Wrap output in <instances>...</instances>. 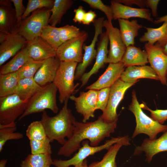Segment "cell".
I'll return each mask as SVG.
<instances>
[{
	"instance_id": "23",
	"label": "cell",
	"mask_w": 167,
	"mask_h": 167,
	"mask_svg": "<svg viewBox=\"0 0 167 167\" xmlns=\"http://www.w3.org/2000/svg\"><path fill=\"white\" fill-rule=\"evenodd\" d=\"M147 78L159 80L154 69L147 65L132 66L127 67L122 73L120 79L129 83H136L140 79Z\"/></svg>"
},
{
	"instance_id": "18",
	"label": "cell",
	"mask_w": 167,
	"mask_h": 167,
	"mask_svg": "<svg viewBox=\"0 0 167 167\" xmlns=\"http://www.w3.org/2000/svg\"><path fill=\"white\" fill-rule=\"evenodd\" d=\"M99 41L97 49V54L95 62L91 70L84 73L80 79L81 84L79 89L84 86L88 82L90 77L97 73L99 69L102 68L106 60L109 52L108 49L109 39L106 32L100 35Z\"/></svg>"
},
{
	"instance_id": "19",
	"label": "cell",
	"mask_w": 167,
	"mask_h": 167,
	"mask_svg": "<svg viewBox=\"0 0 167 167\" xmlns=\"http://www.w3.org/2000/svg\"><path fill=\"white\" fill-rule=\"evenodd\" d=\"M11 0L0 1V32L6 34L17 33L18 28L15 8Z\"/></svg>"
},
{
	"instance_id": "38",
	"label": "cell",
	"mask_w": 167,
	"mask_h": 167,
	"mask_svg": "<svg viewBox=\"0 0 167 167\" xmlns=\"http://www.w3.org/2000/svg\"><path fill=\"white\" fill-rule=\"evenodd\" d=\"M54 1L53 0H28L22 19H25L31 12L36 10L53 6Z\"/></svg>"
},
{
	"instance_id": "10",
	"label": "cell",
	"mask_w": 167,
	"mask_h": 167,
	"mask_svg": "<svg viewBox=\"0 0 167 167\" xmlns=\"http://www.w3.org/2000/svg\"><path fill=\"white\" fill-rule=\"evenodd\" d=\"M88 37V33L84 31L80 36L63 43L57 50L56 57L61 61L81 63L84 43Z\"/></svg>"
},
{
	"instance_id": "25",
	"label": "cell",
	"mask_w": 167,
	"mask_h": 167,
	"mask_svg": "<svg viewBox=\"0 0 167 167\" xmlns=\"http://www.w3.org/2000/svg\"><path fill=\"white\" fill-rule=\"evenodd\" d=\"M121 62L125 67L132 66H142L148 62V55L146 50L134 45L126 46Z\"/></svg>"
},
{
	"instance_id": "39",
	"label": "cell",
	"mask_w": 167,
	"mask_h": 167,
	"mask_svg": "<svg viewBox=\"0 0 167 167\" xmlns=\"http://www.w3.org/2000/svg\"><path fill=\"white\" fill-rule=\"evenodd\" d=\"M61 40L62 43L81 35L84 31L73 25H66L59 27Z\"/></svg>"
},
{
	"instance_id": "29",
	"label": "cell",
	"mask_w": 167,
	"mask_h": 167,
	"mask_svg": "<svg viewBox=\"0 0 167 167\" xmlns=\"http://www.w3.org/2000/svg\"><path fill=\"white\" fill-rule=\"evenodd\" d=\"M30 58L28 50L25 46L8 62L1 66L0 74L17 71Z\"/></svg>"
},
{
	"instance_id": "37",
	"label": "cell",
	"mask_w": 167,
	"mask_h": 167,
	"mask_svg": "<svg viewBox=\"0 0 167 167\" xmlns=\"http://www.w3.org/2000/svg\"><path fill=\"white\" fill-rule=\"evenodd\" d=\"M31 154H51L52 151L48 138L42 140H29Z\"/></svg>"
},
{
	"instance_id": "33",
	"label": "cell",
	"mask_w": 167,
	"mask_h": 167,
	"mask_svg": "<svg viewBox=\"0 0 167 167\" xmlns=\"http://www.w3.org/2000/svg\"><path fill=\"white\" fill-rule=\"evenodd\" d=\"M16 129V123L7 125L0 124V152L8 141L18 140L23 138L22 133L15 132Z\"/></svg>"
},
{
	"instance_id": "14",
	"label": "cell",
	"mask_w": 167,
	"mask_h": 167,
	"mask_svg": "<svg viewBox=\"0 0 167 167\" xmlns=\"http://www.w3.org/2000/svg\"><path fill=\"white\" fill-rule=\"evenodd\" d=\"M148 55V62L157 74L161 83L167 84V55L163 51L162 48L148 43L144 45Z\"/></svg>"
},
{
	"instance_id": "20",
	"label": "cell",
	"mask_w": 167,
	"mask_h": 167,
	"mask_svg": "<svg viewBox=\"0 0 167 167\" xmlns=\"http://www.w3.org/2000/svg\"><path fill=\"white\" fill-rule=\"evenodd\" d=\"M110 3L113 19H128L131 18L136 17L145 19L154 23V20L148 9L132 7L120 3L115 0L111 1Z\"/></svg>"
},
{
	"instance_id": "31",
	"label": "cell",
	"mask_w": 167,
	"mask_h": 167,
	"mask_svg": "<svg viewBox=\"0 0 167 167\" xmlns=\"http://www.w3.org/2000/svg\"><path fill=\"white\" fill-rule=\"evenodd\" d=\"M19 80L17 71L0 74V97L15 94Z\"/></svg>"
},
{
	"instance_id": "13",
	"label": "cell",
	"mask_w": 167,
	"mask_h": 167,
	"mask_svg": "<svg viewBox=\"0 0 167 167\" xmlns=\"http://www.w3.org/2000/svg\"><path fill=\"white\" fill-rule=\"evenodd\" d=\"M104 17H101L96 19L93 22L95 28L94 37L91 44L88 45H84V50L82 62L78 64L75 74V80L80 79L84 73L87 67L91 64L92 60L96 57L97 50L95 46L99 36L102 32Z\"/></svg>"
},
{
	"instance_id": "28",
	"label": "cell",
	"mask_w": 167,
	"mask_h": 167,
	"mask_svg": "<svg viewBox=\"0 0 167 167\" xmlns=\"http://www.w3.org/2000/svg\"><path fill=\"white\" fill-rule=\"evenodd\" d=\"M41 87L33 78L22 79L19 81L15 94L23 101H28Z\"/></svg>"
},
{
	"instance_id": "16",
	"label": "cell",
	"mask_w": 167,
	"mask_h": 167,
	"mask_svg": "<svg viewBox=\"0 0 167 167\" xmlns=\"http://www.w3.org/2000/svg\"><path fill=\"white\" fill-rule=\"evenodd\" d=\"M125 67L121 61L115 63H110L104 73L95 82L86 88V89L99 90L110 88L120 78Z\"/></svg>"
},
{
	"instance_id": "2",
	"label": "cell",
	"mask_w": 167,
	"mask_h": 167,
	"mask_svg": "<svg viewBox=\"0 0 167 167\" xmlns=\"http://www.w3.org/2000/svg\"><path fill=\"white\" fill-rule=\"evenodd\" d=\"M68 100L66 101L62 109L54 116H50L46 112H42L41 121L47 137L51 142L57 141L62 145L66 142V138L72 136L76 121L71 110L68 108Z\"/></svg>"
},
{
	"instance_id": "30",
	"label": "cell",
	"mask_w": 167,
	"mask_h": 167,
	"mask_svg": "<svg viewBox=\"0 0 167 167\" xmlns=\"http://www.w3.org/2000/svg\"><path fill=\"white\" fill-rule=\"evenodd\" d=\"M73 4L72 0H55L50 9L52 14L49 21L50 25L56 27L60 24L63 15Z\"/></svg>"
},
{
	"instance_id": "44",
	"label": "cell",
	"mask_w": 167,
	"mask_h": 167,
	"mask_svg": "<svg viewBox=\"0 0 167 167\" xmlns=\"http://www.w3.org/2000/svg\"><path fill=\"white\" fill-rule=\"evenodd\" d=\"M74 16L73 20L75 23H82L85 14L86 12L83 6H79L74 10Z\"/></svg>"
},
{
	"instance_id": "12",
	"label": "cell",
	"mask_w": 167,
	"mask_h": 167,
	"mask_svg": "<svg viewBox=\"0 0 167 167\" xmlns=\"http://www.w3.org/2000/svg\"><path fill=\"white\" fill-rule=\"evenodd\" d=\"M27 43L17 33L7 34L0 32V66L25 47Z\"/></svg>"
},
{
	"instance_id": "49",
	"label": "cell",
	"mask_w": 167,
	"mask_h": 167,
	"mask_svg": "<svg viewBox=\"0 0 167 167\" xmlns=\"http://www.w3.org/2000/svg\"><path fill=\"white\" fill-rule=\"evenodd\" d=\"M74 167H88L87 160H85L81 163L74 166Z\"/></svg>"
},
{
	"instance_id": "43",
	"label": "cell",
	"mask_w": 167,
	"mask_h": 167,
	"mask_svg": "<svg viewBox=\"0 0 167 167\" xmlns=\"http://www.w3.org/2000/svg\"><path fill=\"white\" fill-rule=\"evenodd\" d=\"M15 7V9L17 19L18 28L21 25L22 21V16L25 9L23 5V0H11Z\"/></svg>"
},
{
	"instance_id": "4",
	"label": "cell",
	"mask_w": 167,
	"mask_h": 167,
	"mask_svg": "<svg viewBox=\"0 0 167 167\" xmlns=\"http://www.w3.org/2000/svg\"><path fill=\"white\" fill-rule=\"evenodd\" d=\"M57 88L52 83L41 88L28 101L26 109L19 120L30 114L49 109L54 113L58 112L56 100Z\"/></svg>"
},
{
	"instance_id": "8",
	"label": "cell",
	"mask_w": 167,
	"mask_h": 167,
	"mask_svg": "<svg viewBox=\"0 0 167 167\" xmlns=\"http://www.w3.org/2000/svg\"><path fill=\"white\" fill-rule=\"evenodd\" d=\"M28 101L23 100L15 94L0 97V124L15 123V120L24 113Z\"/></svg>"
},
{
	"instance_id": "32",
	"label": "cell",
	"mask_w": 167,
	"mask_h": 167,
	"mask_svg": "<svg viewBox=\"0 0 167 167\" xmlns=\"http://www.w3.org/2000/svg\"><path fill=\"white\" fill-rule=\"evenodd\" d=\"M53 163L51 154H31L21 161L20 166L21 167H50Z\"/></svg>"
},
{
	"instance_id": "36",
	"label": "cell",
	"mask_w": 167,
	"mask_h": 167,
	"mask_svg": "<svg viewBox=\"0 0 167 167\" xmlns=\"http://www.w3.org/2000/svg\"><path fill=\"white\" fill-rule=\"evenodd\" d=\"M44 61H36L30 58L17 71L19 79L25 78H33Z\"/></svg>"
},
{
	"instance_id": "42",
	"label": "cell",
	"mask_w": 167,
	"mask_h": 167,
	"mask_svg": "<svg viewBox=\"0 0 167 167\" xmlns=\"http://www.w3.org/2000/svg\"><path fill=\"white\" fill-rule=\"evenodd\" d=\"M140 105L142 109L149 111L151 118L160 123L163 124L167 120V109L153 110L148 107L143 102Z\"/></svg>"
},
{
	"instance_id": "6",
	"label": "cell",
	"mask_w": 167,
	"mask_h": 167,
	"mask_svg": "<svg viewBox=\"0 0 167 167\" xmlns=\"http://www.w3.org/2000/svg\"><path fill=\"white\" fill-rule=\"evenodd\" d=\"M50 9L44 8L32 12L30 16L22 21L17 33L28 42L40 36L44 28L49 25Z\"/></svg>"
},
{
	"instance_id": "5",
	"label": "cell",
	"mask_w": 167,
	"mask_h": 167,
	"mask_svg": "<svg viewBox=\"0 0 167 167\" xmlns=\"http://www.w3.org/2000/svg\"><path fill=\"white\" fill-rule=\"evenodd\" d=\"M78 63L74 62L61 61L53 82L59 92L61 104L68 100L78 84L75 85V74Z\"/></svg>"
},
{
	"instance_id": "51",
	"label": "cell",
	"mask_w": 167,
	"mask_h": 167,
	"mask_svg": "<svg viewBox=\"0 0 167 167\" xmlns=\"http://www.w3.org/2000/svg\"><path fill=\"white\" fill-rule=\"evenodd\" d=\"M163 52L167 55V43L163 48Z\"/></svg>"
},
{
	"instance_id": "1",
	"label": "cell",
	"mask_w": 167,
	"mask_h": 167,
	"mask_svg": "<svg viewBox=\"0 0 167 167\" xmlns=\"http://www.w3.org/2000/svg\"><path fill=\"white\" fill-rule=\"evenodd\" d=\"M118 120L108 122L100 116L97 119L89 122L76 121L71 136L66 140L58 152L59 155L70 157L81 147V142L88 140L92 146H98L106 137L110 136L117 127Z\"/></svg>"
},
{
	"instance_id": "3",
	"label": "cell",
	"mask_w": 167,
	"mask_h": 167,
	"mask_svg": "<svg viewBox=\"0 0 167 167\" xmlns=\"http://www.w3.org/2000/svg\"><path fill=\"white\" fill-rule=\"evenodd\" d=\"M132 101L128 106V109L134 114L136 125L131 138L140 134H145L149 139L156 138L157 135L167 130V125L161 124L145 114L143 111L138 101L135 92L133 90Z\"/></svg>"
},
{
	"instance_id": "26",
	"label": "cell",
	"mask_w": 167,
	"mask_h": 167,
	"mask_svg": "<svg viewBox=\"0 0 167 167\" xmlns=\"http://www.w3.org/2000/svg\"><path fill=\"white\" fill-rule=\"evenodd\" d=\"M130 140L128 136H126L124 139L111 146L101 161L93 162L88 167H117L116 162V155L122 146L130 144Z\"/></svg>"
},
{
	"instance_id": "34",
	"label": "cell",
	"mask_w": 167,
	"mask_h": 167,
	"mask_svg": "<svg viewBox=\"0 0 167 167\" xmlns=\"http://www.w3.org/2000/svg\"><path fill=\"white\" fill-rule=\"evenodd\" d=\"M40 36L56 50L62 43L61 40L59 28L49 24L44 28Z\"/></svg>"
},
{
	"instance_id": "17",
	"label": "cell",
	"mask_w": 167,
	"mask_h": 167,
	"mask_svg": "<svg viewBox=\"0 0 167 167\" xmlns=\"http://www.w3.org/2000/svg\"><path fill=\"white\" fill-rule=\"evenodd\" d=\"M167 151V130L158 139H145L140 146H136L134 155H139L143 152L146 161L149 163L154 155L160 152Z\"/></svg>"
},
{
	"instance_id": "11",
	"label": "cell",
	"mask_w": 167,
	"mask_h": 167,
	"mask_svg": "<svg viewBox=\"0 0 167 167\" xmlns=\"http://www.w3.org/2000/svg\"><path fill=\"white\" fill-rule=\"evenodd\" d=\"M103 26L106 29L109 44L106 63L118 62L121 61L126 48L120 30L114 27L112 23H109L107 20H104Z\"/></svg>"
},
{
	"instance_id": "41",
	"label": "cell",
	"mask_w": 167,
	"mask_h": 167,
	"mask_svg": "<svg viewBox=\"0 0 167 167\" xmlns=\"http://www.w3.org/2000/svg\"><path fill=\"white\" fill-rule=\"evenodd\" d=\"M110 88L101 89L98 91L96 110L100 109L102 112L105 110L109 100Z\"/></svg>"
},
{
	"instance_id": "40",
	"label": "cell",
	"mask_w": 167,
	"mask_h": 167,
	"mask_svg": "<svg viewBox=\"0 0 167 167\" xmlns=\"http://www.w3.org/2000/svg\"><path fill=\"white\" fill-rule=\"evenodd\" d=\"M82 1L88 4L92 8L98 10L103 12L107 17V20L109 23H112V21L113 19V15L110 6L105 4L101 0Z\"/></svg>"
},
{
	"instance_id": "27",
	"label": "cell",
	"mask_w": 167,
	"mask_h": 167,
	"mask_svg": "<svg viewBox=\"0 0 167 167\" xmlns=\"http://www.w3.org/2000/svg\"><path fill=\"white\" fill-rule=\"evenodd\" d=\"M120 31L123 41L126 46L134 45L135 39L138 35L139 30L143 27L136 19H118Z\"/></svg>"
},
{
	"instance_id": "22",
	"label": "cell",
	"mask_w": 167,
	"mask_h": 167,
	"mask_svg": "<svg viewBox=\"0 0 167 167\" xmlns=\"http://www.w3.org/2000/svg\"><path fill=\"white\" fill-rule=\"evenodd\" d=\"M60 62L56 57L44 60L34 77L35 81L41 87L53 83Z\"/></svg>"
},
{
	"instance_id": "52",
	"label": "cell",
	"mask_w": 167,
	"mask_h": 167,
	"mask_svg": "<svg viewBox=\"0 0 167 167\" xmlns=\"http://www.w3.org/2000/svg\"><path fill=\"white\" fill-rule=\"evenodd\" d=\"M166 75H167V71Z\"/></svg>"
},
{
	"instance_id": "48",
	"label": "cell",
	"mask_w": 167,
	"mask_h": 167,
	"mask_svg": "<svg viewBox=\"0 0 167 167\" xmlns=\"http://www.w3.org/2000/svg\"><path fill=\"white\" fill-rule=\"evenodd\" d=\"M167 22V15L160 17L156 20H154L155 24H159L160 23Z\"/></svg>"
},
{
	"instance_id": "46",
	"label": "cell",
	"mask_w": 167,
	"mask_h": 167,
	"mask_svg": "<svg viewBox=\"0 0 167 167\" xmlns=\"http://www.w3.org/2000/svg\"><path fill=\"white\" fill-rule=\"evenodd\" d=\"M120 3L124 5L130 6L133 4L138 6L141 8H143L146 6L145 0H115Z\"/></svg>"
},
{
	"instance_id": "7",
	"label": "cell",
	"mask_w": 167,
	"mask_h": 167,
	"mask_svg": "<svg viewBox=\"0 0 167 167\" xmlns=\"http://www.w3.org/2000/svg\"><path fill=\"white\" fill-rule=\"evenodd\" d=\"M126 136L112 137L106 140L104 143L100 146H92L89 144L88 140L82 141V146L78 152L71 159L66 160L55 159L53 160V165L56 167H69L75 166L82 162L88 156L104 149L108 150L111 146L124 139Z\"/></svg>"
},
{
	"instance_id": "15",
	"label": "cell",
	"mask_w": 167,
	"mask_h": 167,
	"mask_svg": "<svg viewBox=\"0 0 167 167\" xmlns=\"http://www.w3.org/2000/svg\"><path fill=\"white\" fill-rule=\"evenodd\" d=\"M98 91L90 89L80 92L78 97L72 95L70 97V99L74 102L76 111L83 117L82 122H86L90 118L94 117Z\"/></svg>"
},
{
	"instance_id": "35",
	"label": "cell",
	"mask_w": 167,
	"mask_h": 167,
	"mask_svg": "<svg viewBox=\"0 0 167 167\" xmlns=\"http://www.w3.org/2000/svg\"><path fill=\"white\" fill-rule=\"evenodd\" d=\"M26 134L29 140H42L48 138L40 120L31 122L26 130Z\"/></svg>"
},
{
	"instance_id": "47",
	"label": "cell",
	"mask_w": 167,
	"mask_h": 167,
	"mask_svg": "<svg viewBox=\"0 0 167 167\" xmlns=\"http://www.w3.org/2000/svg\"><path fill=\"white\" fill-rule=\"evenodd\" d=\"M160 0H145L146 6L149 8L151 10L152 15L155 17L157 16V8Z\"/></svg>"
},
{
	"instance_id": "21",
	"label": "cell",
	"mask_w": 167,
	"mask_h": 167,
	"mask_svg": "<svg viewBox=\"0 0 167 167\" xmlns=\"http://www.w3.org/2000/svg\"><path fill=\"white\" fill-rule=\"evenodd\" d=\"M26 47L29 57L36 61H43L56 57V50L40 36L28 42Z\"/></svg>"
},
{
	"instance_id": "9",
	"label": "cell",
	"mask_w": 167,
	"mask_h": 167,
	"mask_svg": "<svg viewBox=\"0 0 167 167\" xmlns=\"http://www.w3.org/2000/svg\"><path fill=\"white\" fill-rule=\"evenodd\" d=\"M135 83L125 82L120 78L110 88L107 105L101 115L105 121L112 122L118 120V115L117 113V107L123 99L126 90Z\"/></svg>"
},
{
	"instance_id": "24",
	"label": "cell",
	"mask_w": 167,
	"mask_h": 167,
	"mask_svg": "<svg viewBox=\"0 0 167 167\" xmlns=\"http://www.w3.org/2000/svg\"><path fill=\"white\" fill-rule=\"evenodd\" d=\"M144 28L147 32L139 38V41L156 45L163 49L167 43V22L158 28Z\"/></svg>"
},
{
	"instance_id": "50",
	"label": "cell",
	"mask_w": 167,
	"mask_h": 167,
	"mask_svg": "<svg viewBox=\"0 0 167 167\" xmlns=\"http://www.w3.org/2000/svg\"><path fill=\"white\" fill-rule=\"evenodd\" d=\"M7 160L6 159H2L0 161V167H5Z\"/></svg>"
},
{
	"instance_id": "45",
	"label": "cell",
	"mask_w": 167,
	"mask_h": 167,
	"mask_svg": "<svg viewBox=\"0 0 167 167\" xmlns=\"http://www.w3.org/2000/svg\"><path fill=\"white\" fill-rule=\"evenodd\" d=\"M96 17L95 12L92 10L86 12L85 14L82 24L86 25H89L91 23H93Z\"/></svg>"
}]
</instances>
